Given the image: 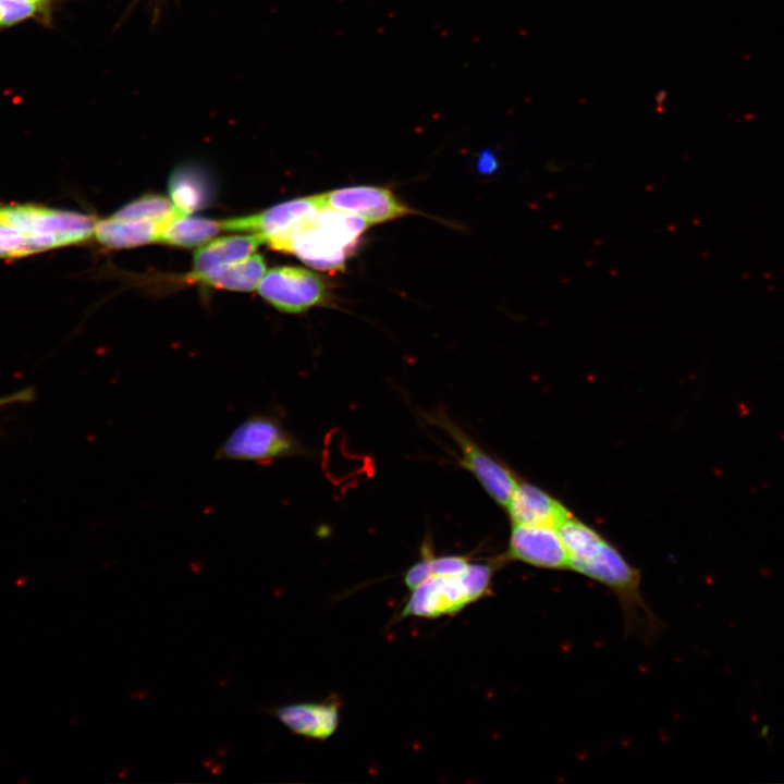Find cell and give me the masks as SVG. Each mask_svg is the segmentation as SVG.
Returning <instances> with one entry per match:
<instances>
[{"mask_svg":"<svg viewBox=\"0 0 784 784\" xmlns=\"http://www.w3.org/2000/svg\"><path fill=\"white\" fill-rule=\"evenodd\" d=\"M556 530L568 554L569 569L588 577L617 597L629 621L650 614L640 592V573L592 527L569 516Z\"/></svg>","mask_w":784,"mask_h":784,"instance_id":"6da1fadb","label":"cell"},{"mask_svg":"<svg viewBox=\"0 0 784 784\" xmlns=\"http://www.w3.org/2000/svg\"><path fill=\"white\" fill-rule=\"evenodd\" d=\"M497 563L473 562L464 569L430 576L411 589L402 617L454 615L490 595Z\"/></svg>","mask_w":784,"mask_h":784,"instance_id":"7a4b0ae2","label":"cell"},{"mask_svg":"<svg viewBox=\"0 0 784 784\" xmlns=\"http://www.w3.org/2000/svg\"><path fill=\"white\" fill-rule=\"evenodd\" d=\"M369 225L359 217L320 209L311 224L293 241L289 253L315 269L340 270Z\"/></svg>","mask_w":784,"mask_h":784,"instance_id":"3957f363","label":"cell"},{"mask_svg":"<svg viewBox=\"0 0 784 784\" xmlns=\"http://www.w3.org/2000/svg\"><path fill=\"white\" fill-rule=\"evenodd\" d=\"M307 454V448L283 426L279 417L255 413L231 431L216 451L215 458L262 465Z\"/></svg>","mask_w":784,"mask_h":784,"instance_id":"277c9868","label":"cell"},{"mask_svg":"<svg viewBox=\"0 0 784 784\" xmlns=\"http://www.w3.org/2000/svg\"><path fill=\"white\" fill-rule=\"evenodd\" d=\"M425 419L448 434L460 454V466L473 475L497 504L505 507L520 481L513 469L481 448L443 411L427 413Z\"/></svg>","mask_w":784,"mask_h":784,"instance_id":"5b68a950","label":"cell"},{"mask_svg":"<svg viewBox=\"0 0 784 784\" xmlns=\"http://www.w3.org/2000/svg\"><path fill=\"white\" fill-rule=\"evenodd\" d=\"M320 209L318 196L314 195L221 222L223 230L253 232L272 249L289 253L293 241L311 224Z\"/></svg>","mask_w":784,"mask_h":784,"instance_id":"8992f818","label":"cell"},{"mask_svg":"<svg viewBox=\"0 0 784 784\" xmlns=\"http://www.w3.org/2000/svg\"><path fill=\"white\" fill-rule=\"evenodd\" d=\"M258 292L273 307L289 314L303 313L329 297L328 286L320 275L293 266L265 272Z\"/></svg>","mask_w":784,"mask_h":784,"instance_id":"52a82bcc","label":"cell"},{"mask_svg":"<svg viewBox=\"0 0 784 784\" xmlns=\"http://www.w3.org/2000/svg\"><path fill=\"white\" fill-rule=\"evenodd\" d=\"M550 571L569 569L566 548L553 527L512 524L507 550L501 558Z\"/></svg>","mask_w":784,"mask_h":784,"instance_id":"ba28073f","label":"cell"},{"mask_svg":"<svg viewBox=\"0 0 784 784\" xmlns=\"http://www.w3.org/2000/svg\"><path fill=\"white\" fill-rule=\"evenodd\" d=\"M317 196L322 209L353 215L369 224L394 220L411 212L390 189L380 186H348Z\"/></svg>","mask_w":784,"mask_h":784,"instance_id":"9c48e42d","label":"cell"},{"mask_svg":"<svg viewBox=\"0 0 784 784\" xmlns=\"http://www.w3.org/2000/svg\"><path fill=\"white\" fill-rule=\"evenodd\" d=\"M273 714L293 734L314 740H327L339 727L340 703L333 699L296 702L277 708Z\"/></svg>","mask_w":784,"mask_h":784,"instance_id":"30bf717a","label":"cell"},{"mask_svg":"<svg viewBox=\"0 0 784 784\" xmlns=\"http://www.w3.org/2000/svg\"><path fill=\"white\" fill-rule=\"evenodd\" d=\"M504 509L512 524L553 528L573 515L558 499L526 481L518 482Z\"/></svg>","mask_w":784,"mask_h":784,"instance_id":"8fae6325","label":"cell"},{"mask_svg":"<svg viewBox=\"0 0 784 784\" xmlns=\"http://www.w3.org/2000/svg\"><path fill=\"white\" fill-rule=\"evenodd\" d=\"M168 191L173 205L183 215L203 209L212 200L209 175L199 167L182 164L169 176Z\"/></svg>","mask_w":784,"mask_h":784,"instance_id":"7c38bea8","label":"cell"},{"mask_svg":"<svg viewBox=\"0 0 784 784\" xmlns=\"http://www.w3.org/2000/svg\"><path fill=\"white\" fill-rule=\"evenodd\" d=\"M264 243L257 234L232 235L216 238L207 245L198 248L193 258V272L189 275H198L242 260Z\"/></svg>","mask_w":784,"mask_h":784,"instance_id":"4fadbf2b","label":"cell"},{"mask_svg":"<svg viewBox=\"0 0 784 784\" xmlns=\"http://www.w3.org/2000/svg\"><path fill=\"white\" fill-rule=\"evenodd\" d=\"M265 272L266 262L264 258L258 254H254L242 260L219 267L203 274H187V280L218 289L253 291L258 287Z\"/></svg>","mask_w":784,"mask_h":784,"instance_id":"5bb4252c","label":"cell"},{"mask_svg":"<svg viewBox=\"0 0 784 784\" xmlns=\"http://www.w3.org/2000/svg\"><path fill=\"white\" fill-rule=\"evenodd\" d=\"M163 226L152 221L119 220L112 217L96 222V240L108 247L126 248L158 242Z\"/></svg>","mask_w":784,"mask_h":784,"instance_id":"9a60e30c","label":"cell"},{"mask_svg":"<svg viewBox=\"0 0 784 784\" xmlns=\"http://www.w3.org/2000/svg\"><path fill=\"white\" fill-rule=\"evenodd\" d=\"M221 230H223L221 221L182 215L162 230L158 242L173 246L192 247L205 243Z\"/></svg>","mask_w":784,"mask_h":784,"instance_id":"2e32d148","label":"cell"},{"mask_svg":"<svg viewBox=\"0 0 784 784\" xmlns=\"http://www.w3.org/2000/svg\"><path fill=\"white\" fill-rule=\"evenodd\" d=\"M173 203L162 195L147 194L124 205L112 215L119 220L152 221L163 229L176 217L182 216Z\"/></svg>","mask_w":784,"mask_h":784,"instance_id":"e0dca14e","label":"cell"},{"mask_svg":"<svg viewBox=\"0 0 784 784\" xmlns=\"http://www.w3.org/2000/svg\"><path fill=\"white\" fill-rule=\"evenodd\" d=\"M422 559L412 565L404 574V584L411 590L426 578L449 572L464 569L470 563V559L464 555H440L434 556L425 550Z\"/></svg>","mask_w":784,"mask_h":784,"instance_id":"ac0fdd59","label":"cell"},{"mask_svg":"<svg viewBox=\"0 0 784 784\" xmlns=\"http://www.w3.org/2000/svg\"><path fill=\"white\" fill-rule=\"evenodd\" d=\"M46 0H0V26H11L34 15Z\"/></svg>","mask_w":784,"mask_h":784,"instance_id":"d6986e66","label":"cell"},{"mask_svg":"<svg viewBox=\"0 0 784 784\" xmlns=\"http://www.w3.org/2000/svg\"><path fill=\"white\" fill-rule=\"evenodd\" d=\"M34 399L35 390L33 388H24L9 395L0 396V407L19 403H28L32 402Z\"/></svg>","mask_w":784,"mask_h":784,"instance_id":"ffe728a7","label":"cell"},{"mask_svg":"<svg viewBox=\"0 0 784 784\" xmlns=\"http://www.w3.org/2000/svg\"><path fill=\"white\" fill-rule=\"evenodd\" d=\"M480 166H481L480 168H481L482 170H485L486 172H487V171L489 172V171L493 170V169L495 168V159H494V156L490 155L489 152H486V154L481 157Z\"/></svg>","mask_w":784,"mask_h":784,"instance_id":"44dd1931","label":"cell"}]
</instances>
